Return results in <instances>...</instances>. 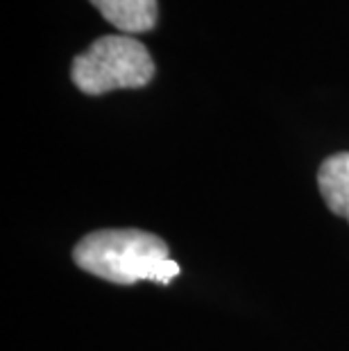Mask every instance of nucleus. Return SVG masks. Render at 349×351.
Wrapping results in <instances>:
<instances>
[{"instance_id":"nucleus-1","label":"nucleus","mask_w":349,"mask_h":351,"mask_svg":"<svg viewBox=\"0 0 349 351\" xmlns=\"http://www.w3.org/2000/svg\"><path fill=\"white\" fill-rule=\"evenodd\" d=\"M73 261L80 270L121 286L136 281L166 286L180 274V265L170 258L163 238L141 229L93 231L75 245Z\"/></svg>"},{"instance_id":"nucleus-2","label":"nucleus","mask_w":349,"mask_h":351,"mask_svg":"<svg viewBox=\"0 0 349 351\" xmlns=\"http://www.w3.org/2000/svg\"><path fill=\"white\" fill-rule=\"evenodd\" d=\"M154 71L150 50L134 36L107 34L73 59L71 80L82 93L105 95L116 88H143Z\"/></svg>"},{"instance_id":"nucleus-3","label":"nucleus","mask_w":349,"mask_h":351,"mask_svg":"<svg viewBox=\"0 0 349 351\" xmlns=\"http://www.w3.org/2000/svg\"><path fill=\"white\" fill-rule=\"evenodd\" d=\"M91 5L123 34L150 32L157 25V0H91Z\"/></svg>"},{"instance_id":"nucleus-4","label":"nucleus","mask_w":349,"mask_h":351,"mask_svg":"<svg viewBox=\"0 0 349 351\" xmlns=\"http://www.w3.org/2000/svg\"><path fill=\"white\" fill-rule=\"evenodd\" d=\"M317 189L329 211L349 222V152L326 156L317 170Z\"/></svg>"}]
</instances>
